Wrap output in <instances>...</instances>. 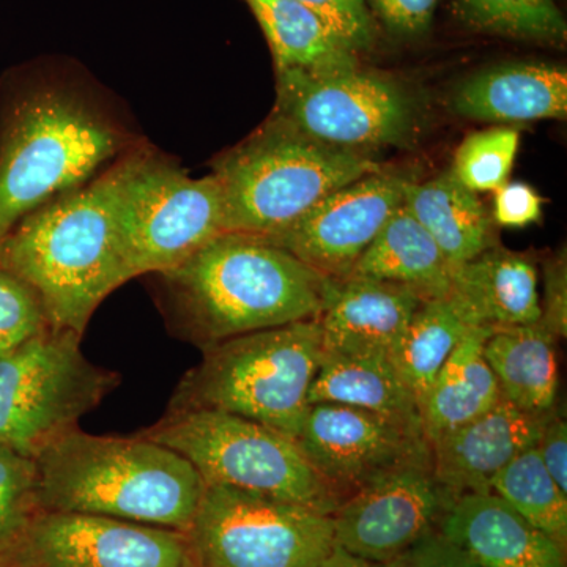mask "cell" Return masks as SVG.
<instances>
[{"instance_id":"6da1fadb","label":"cell","mask_w":567,"mask_h":567,"mask_svg":"<svg viewBox=\"0 0 567 567\" xmlns=\"http://www.w3.org/2000/svg\"><path fill=\"white\" fill-rule=\"evenodd\" d=\"M158 276L167 327L200 350L235 336L317 319L328 281L264 238L229 233Z\"/></svg>"},{"instance_id":"7a4b0ae2","label":"cell","mask_w":567,"mask_h":567,"mask_svg":"<svg viewBox=\"0 0 567 567\" xmlns=\"http://www.w3.org/2000/svg\"><path fill=\"white\" fill-rule=\"evenodd\" d=\"M142 144L78 188L29 213L0 248V267L39 295L52 328L84 333L104 298L130 281L115 205Z\"/></svg>"},{"instance_id":"3957f363","label":"cell","mask_w":567,"mask_h":567,"mask_svg":"<svg viewBox=\"0 0 567 567\" xmlns=\"http://www.w3.org/2000/svg\"><path fill=\"white\" fill-rule=\"evenodd\" d=\"M37 505L188 533L204 477L181 454L142 436H100L80 427L37 454Z\"/></svg>"},{"instance_id":"277c9868","label":"cell","mask_w":567,"mask_h":567,"mask_svg":"<svg viewBox=\"0 0 567 567\" xmlns=\"http://www.w3.org/2000/svg\"><path fill=\"white\" fill-rule=\"evenodd\" d=\"M128 132L70 82L51 78L11 104L0 133V248L22 218L134 147Z\"/></svg>"},{"instance_id":"5b68a950","label":"cell","mask_w":567,"mask_h":567,"mask_svg":"<svg viewBox=\"0 0 567 567\" xmlns=\"http://www.w3.org/2000/svg\"><path fill=\"white\" fill-rule=\"evenodd\" d=\"M383 167L369 153L342 151L267 118L213 163L224 233L274 238L331 193Z\"/></svg>"},{"instance_id":"8992f818","label":"cell","mask_w":567,"mask_h":567,"mask_svg":"<svg viewBox=\"0 0 567 567\" xmlns=\"http://www.w3.org/2000/svg\"><path fill=\"white\" fill-rule=\"evenodd\" d=\"M203 352L167 410H221L297 439L323 361L319 320L235 336Z\"/></svg>"},{"instance_id":"52a82bcc","label":"cell","mask_w":567,"mask_h":567,"mask_svg":"<svg viewBox=\"0 0 567 567\" xmlns=\"http://www.w3.org/2000/svg\"><path fill=\"white\" fill-rule=\"evenodd\" d=\"M142 439L169 447L205 484L244 488L333 514L338 496L317 475L293 439L221 410H167Z\"/></svg>"},{"instance_id":"ba28073f","label":"cell","mask_w":567,"mask_h":567,"mask_svg":"<svg viewBox=\"0 0 567 567\" xmlns=\"http://www.w3.org/2000/svg\"><path fill=\"white\" fill-rule=\"evenodd\" d=\"M76 331L48 328L0 358V443L35 457L78 429L121 375L91 363Z\"/></svg>"},{"instance_id":"9c48e42d","label":"cell","mask_w":567,"mask_h":567,"mask_svg":"<svg viewBox=\"0 0 567 567\" xmlns=\"http://www.w3.org/2000/svg\"><path fill=\"white\" fill-rule=\"evenodd\" d=\"M114 223L128 279L163 274L224 234L218 182L212 174L189 177L142 145L118 194Z\"/></svg>"},{"instance_id":"30bf717a","label":"cell","mask_w":567,"mask_h":567,"mask_svg":"<svg viewBox=\"0 0 567 567\" xmlns=\"http://www.w3.org/2000/svg\"><path fill=\"white\" fill-rule=\"evenodd\" d=\"M271 114L298 132L342 151L402 147L420 130V100L386 74L361 69L276 71Z\"/></svg>"},{"instance_id":"8fae6325","label":"cell","mask_w":567,"mask_h":567,"mask_svg":"<svg viewBox=\"0 0 567 567\" xmlns=\"http://www.w3.org/2000/svg\"><path fill=\"white\" fill-rule=\"evenodd\" d=\"M186 535L197 567H317L334 547L331 514L219 484Z\"/></svg>"},{"instance_id":"7c38bea8","label":"cell","mask_w":567,"mask_h":567,"mask_svg":"<svg viewBox=\"0 0 567 567\" xmlns=\"http://www.w3.org/2000/svg\"><path fill=\"white\" fill-rule=\"evenodd\" d=\"M0 567H197L188 535L177 529L82 513L39 511Z\"/></svg>"},{"instance_id":"4fadbf2b","label":"cell","mask_w":567,"mask_h":567,"mask_svg":"<svg viewBox=\"0 0 567 567\" xmlns=\"http://www.w3.org/2000/svg\"><path fill=\"white\" fill-rule=\"evenodd\" d=\"M454 499L436 481L432 456L409 462L339 503L331 514L334 546L386 565L439 532Z\"/></svg>"},{"instance_id":"5bb4252c","label":"cell","mask_w":567,"mask_h":567,"mask_svg":"<svg viewBox=\"0 0 567 567\" xmlns=\"http://www.w3.org/2000/svg\"><path fill=\"white\" fill-rule=\"evenodd\" d=\"M339 503L399 466L431 457L417 425L341 404H312L295 439Z\"/></svg>"},{"instance_id":"9a60e30c","label":"cell","mask_w":567,"mask_h":567,"mask_svg":"<svg viewBox=\"0 0 567 567\" xmlns=\"http://www.w3.org/2000/svg\"><path fill=\"white\" fill-rule=\"evenodd\" d=\"M406 182L409 178L385 171L365 175L324 197L292 227L267 241L324 278H347L388 219L404 204Z\"/></svg>"},{"instance_id":"2e32d148","label":"cell","mask_w":567,"mask_h":567,"mask_svg":"<svg viewBox=\"0 0 567 567\" xmlns=\"http://www.w3.org/2000/svg\"><path fill=\"white\" fill-rule=\"evenodd\" d=\"M424 298L399 284L328 278L319 320L324 354L390 357Z\"/></svg>"},{"instance_id":"e0dca14e","label":"cell","mask_w":567,"mask_h":567,"mask_svg":"<svg viewBox=\"0 0 567 567\" xmlns=\"http://www.w3.org/2000/svg\"><path fill=\"white\" fill-rule=\"evenodd\" d=\"M551 412L543 415L524 412L499 399L484 415L432 443L436 481L456 498L492 492L494 477L514 457L536 445Z\"/></svg>"},{"instance_id":"ac0fdd59","label":"cell","mask_w":567,"mask_h":567,"mask_svg":"<svg viewBox=\"0 0 567 567\" xmlns=\"http://www.w3.org/2000/svg\"><path fill=\"white\" fill-rule=\"evenodd\" d=\"M439 533L480 567H567L566 547L494 492L458 495Z\"/></svg>"},{"instance_id":"d6986e66","label":"cell","mask_w":567,"mask_h":567,"mask_svg":"<svg viewBox=\"0 0 567 567\" xmlns=\"http://www.w3.org/2000/svg\"><path fill=\"white\" fill-rule=\"evenodd\" d=\"M451 107L461 117L492 123L565 121L567 70L544 62H513L477 71L457 85Z\"/></svg>"},{"instance_id":"ffe728a7","label":"cell","mask_w":567,"mask_h":567,"mask_svg":"<svg viewBox=\"0 0 567 567\" xmlns=\"http://www.w3.org/2000/svg\"><path fill=\"white\" fill-rule=\"evenodd\" d=\"M454 300L488 330L540 322L539 274L527 254L495 245L453 270Z\"/></svg>"},{"instance_id":"44dd1931","label":"cell","mask_w":567,"mask_h":567,"mask_svg":"<svg viewBox=\"0 0 567 567\" xmlns=\"http://www.w3.org/2000/svg\"><path fill=\"white\" fill-rule=\"evenodd\" d=\"M453 270L434 238L402 204L349 276L399 284L424 300H434L451 293Z\"/></svg>"},{"instance_id":"7402d4cb","label":"cell","mask_w":567,"mask_h":567,"mask_svg":"<svg viewBox=\"0 0 567 567\" xmlns=\"http://www.w3.org/2000/svg\"><path fill=\"white\" fill-rule=\"evenodd\" d=\"M491 334L488 328H472L429 388L420 406L421 427L429 446L484 415L502 399L484 358V344Z\"/></svg>"},{"instance_id":"603a6c76","label":"cell","mask_w":567,"mask_h":567,"mask_svg":"<svg viewBox=\"0 0 567 567\" xmlns=\"http://www.w3.org/2000/svg\"><path fill=\"white\" fill-rule=\"evenodd\" d=\"M404 205L453 268L498 245L492 216L451 171L424 183L406 182Z\"/></svg>"},{"instance_id":"cb8c5ba5","label":"cell","mask_w":567,"mask_h":567,"mask_svg":"<svg viewBox=\"0 0 567 567\" xmlns=\"http://www.w3.org/2000/svg\"><path fill=\"white\" fill-rule=\"evenodd\" d=\"M557 342L540 322L492 331L484 344V358L503 399L537 415L557 406Z\"/></svg>"},{"instance_id":"d4e9b609","label":"cell","mask_w":567,"mask_h":567,"mask_svg":"<svg viewBox=\"0 0 567 567\" xmlns=\"http://www.w3.org/2000/svg\"><path fill=\"white\" fill-rule=\"evenodd\" d=\"M308 401L357 406L421 427L415 398L390 357L323 353Z\"/></svg>"},{"instance_id":"484cf974","label":"cell","mask_w":567,"mask_h":567,"mask_svg":"<svg viewBox=\"0 0 567 567\" xmlns=\"http://www.w3.org/2000/svg\"><path fill=\"white\" fill-rule=\"evenodd\" d=\"M274 54L276 71H330L360 65L358 54L297 0H245Z\"/></svg>"},{"instance_id":"4316f807","label":"cell","mask_w":567,"mask_h":567,"mask_svg":"<svg viewBox=\"0 0 567 567\" xmlns=\"http://www.w3.org/2000/svg\"><path fill=\"white\" fill-rule=\"evenodd\" d=\"M475 324L470 322L453 295L424 300L413 316L393 361L399 375L415 398L417 409L434 383L440 369Z\"/></svg>"},{"instance_id":"83f0119b","label":"cell","mask_w":567,"mask_h":567,"mask_svg":"<svg viewBox=\"0 0 567 567\" xmlns=\"http://www.w3.org/2000/svg\"><path fill=\"white\" fill-rule=\"evenodd\" d=\"M491 491L529 524L566 547L567 495L548 475L536 445L514 457L494 477Z\"/></svg>"},{"instance_id":"f1b7e54d","label":"cell","mask_w":567,"mask_h":567,"mask_svg":"<svg viewBox=\"0 0 567 567\" xmlns=\"http://www.w3.org/2000/svg\"><path fill=\"white\" fill-rule=\"evenodd\" d=\"M472 31L503 39L565 47L567 24L555 0H454Z\"/></svg>"},{"instance_id":"f546056e","label":"cell","mask_w":567,"mask_h":567,"mask_svg":"<svg viewBox=\"0 0 567 567\" xmlns=\"http://www.w3.org/2000/svg\"><path fill=\"white\" fill-rule=\"evenodd\" d=\"M520 145V132L513 126H494L470 133L458 145L451 173L473 193L502 188Z\"/></svg>"},{"instance_id":"4dcf8cb0","label":"cell","mask_w":567,"mask_h":567,"mask_svg":"<svg viewBox=\"0 0 567 567\" xmlns=\"http://www.w3.org/2000/svg\"><path fill=\"white\" fill-rule=\"evenodd\" d=\"M35 488V458L0 443V551L39 513Z\"/></svg>"},{"instance_id":"1f68e13d","label":"cell","mask_w":567,"mask_h":567,"mask_svg":"<svg viewBox=\"0 0 567 567\" xmlns=\"http://www.w3.org/2000/svg\"><path fill=\"white\" fill-rule=\"evenodd\" d=\"M50 327L39 295L28 282L0 267V358Z\"/></svg>"},{"instance_id":"d6a6232c","label":"cell","mask_w":567,"mask_h":567,"mask_svg":"<svg viewBox=\"0 0 567 567\" xmlns=\"http://www.w3.org/2000/svg\"><path fill=\"white\" fill-rule=\"evenodd\" d=\"M327 25L346 48L369 51L375 43L377 24L365 0H297Z\"/></svg>"},{"instance_id":"836d02e7","label":"cell","mask_w":567,"mask_h":567,"mask_svg":"<svg viewBox=\"0 0 567 567\" xmlns=\"http://www.w3.org/2000/svg\"><path fill=\"white\" fill-rule=\"evenodd\" d=\"M440 0H365L368 9L394 39L424 37L434 21Z\"/></svg>"},{"instance_id":"e575fe53","label":"cell","mask_w":567,"mask_h":567,"mask_svg":"<svg viewBox=\"0 0 567 567\" xmlns=\"http://www.w3.org/2000/svg\"><path fill=\"white\" fill-rule=\"evenodd\" d=\"M540 323L558 341L567 336V257L561 249L544 264V298H540Z\"/></svg>"},{"instance_id":"d590c367","label":"cell","mask_w":567,"mask_h":567,"mask_svg":"<svg viewBox=\"0 0 567 567\" xmlns=\"http://www.w3.org/2000/svg\"><path fill=\"white\" fill-rule=\"evenodd\" d=\"M494 193L492 221L499 227L520 229L539 221L543 216L544 199L527 183L507 182Z\"/></svg>"},{"instance_id":"8d00e7d4","label":"cell","mask_w":567,"mask_h":567,"mask_svg":"<svg viewBox=\"0 0 567 567\" xmlns=\"http://www.w3.org/2000/svg\"><path fill=\"white\" fill-rule=\"evenodd\" d=\"M385 567H480L461 548L440 535L425 536L401 557L383 565Z\"/></svg>"},{"instance_id":"74e56055","label":"cell","mask_w":567,"mask_h":567,"mask_svg":"<svg viewBox=\"0 0 567 567\" xmlns=\"http://www.w3.org/2000/svg\"><path fill=\"white\" fill-rule=\"evenodd\" d=\"M536 446L548 475L559 491L567 495V424L558 409L547 417Z\"/></svg>"},{"instance_id":"f35d334b","label":"cell","mask_w":567,"mask_h":567,"mask_svg":"<svg viewBox=\"0 0 567 567\" xmlns=\"http://www.w3.org/2000/svg\"><path fill=\"white\" fill-rule=\"evenodd\" d=\"M317 567H385L379 563L368 561V559L349 554L344 548L334 546L330 554L319 563Z\"/></svg>"}]
</instances>
